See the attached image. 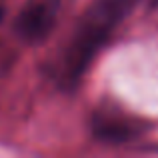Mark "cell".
Returning a JSON list of instances; mask_svg holds the SVG:
<instances>
[{"label": "cell", "instance_id": "obj_2", "mask_svg": "<svg viewBox=\"0 0 158 158\" xmlns=\"http://www.w3.org/2000/svg\"><path fill=\"white\" fill-rule=\"evenodd\" d=\"M90 132L104 144H128L154 130V122L126 110L112 100H104L90 112Z\"/></svg>", "mask_w": 158, "mask_h": 158}, {"label": "cell", "instance_id": "obj_4", "mask_svg": "<svg viewBox=\"0 0 158 158\" xmlns=\"http://www.w3.org/2000/svg\"><path fill=\"white\" fill-rule=\"evenodd\" d=\"M2 18H4V8L0 6V22H2Z\"/></svg>", "mask_w": 158, "mask_h": 158}, {"label": "cell", "instance_id": "obj_5", "mask_svg": "<svg viewBox=\"0 0 158 158\" xmlns=\"http://www.w3.org/2000/svg\"><path fill=\"white\" fill-rule=\"evenodd\" d=\"M152 2V6H158V0H150Z\"/></svg>", "mask_w": 158, "mask_h": 158}, {"label": "cell", "instance_id": "obj_1", "mask_svg": "<svg viewBox=\"0 0 158 158\" xmlns=\"http://www.w3.org/2000/svg\"><path fill=\"white\" fill-rule=\"evenodd\" d=\"M136 2L138 0H90L54 62V80L60 88L72 90L80 84L92 60L134 10Z\"/></svg>", "mask_w": 158, "mask_h": 158}, {"label": "cell", "instance_id": "obj_3", "mask_svg": "<svg viewBox=\"0 0 158 158\" xmlns=\"http://www.w3.org/2000/svg\"><path fill=\"white\" fill-rule=\"evenodd\" d=\"M64 0H24L14 18V34L26 44H38L52 34Z\"/></svg>", "mask_w": 158, "mask_h": 158}]
</instances>
